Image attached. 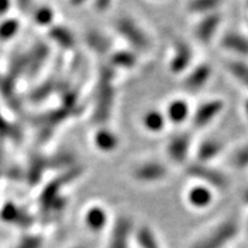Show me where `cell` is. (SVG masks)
Here are the masks:
<instances>
[{
	"mask_svg": "<svg viewBox=\"0 0 248 248\" xmlns=\"http://www.w3.org/2000/svg\"><path fill=\"white\" fill-rule=\"evenodd\" d=\"M114 77H115L114 68L110 66L102 68L97 89V97H95L94 113H93V120L98 124L106 123L113 109L114 97H115Z\"/></svg>",
	"mask_w": 248,
	"mask_h": 248,
	"instance_id": "6da1fadb",
	"label": "cell"
},
{
	"mask_svg": "<svg viewBox=\"0 0 248 248\" xmlns=\"http://www.w3.org/2000/svg\"><path fill=\"white\" fill-rule=\"evenodd\" d=\"M238 231L239 226L235 219H226L198 240L191 248H223L234 239Z\"/></svg>",
	"mask_w": 248,
	"mask_h": 248,
	"instance_id": "7a4b0ae2",
	"label": "cell"
},
{
	"mask_svg": "<svg viewBox=\"0 0 248 248\" xmlns=\"http://www.w3.org/2000/svg\"><path fill=\"white\" fill-rule=\"evenodd\" d=\"M115 29L119 35L137 51H147L150 48L151 40L147 33L132 18H119L115 24Z\"/></svg>",
	"mask_w": 248,
	"mask_h": 248,
	"instance_id": "3957f363",
	"label": "cell"
},
{
	"mask_svg": "<svg viewBox=\"0 0 248 248\" xmlns=\"http://www.w3.org/2000/svg\"><path fill=\"white\" fill-rule=\"evenodd\" d=\"M186 172L190 177L199 181L200 184L209 186L213 190H225L229 186V179L224 173L210 167L209 164L199 162L190 164Z\"/></svg>",
	"mask_w": 248,
	"mask_h": 248,
	"instance_id": "277c9868",
	"label": "cell"
},
{
	"mask_svg": "<svg viewBox=\"0 0 248 248\" xmlns=\"http://www.w3.org/2000/svg\"><path fill=\"white\" fill-rule=\"evenodd\" d=\"M223 109H224V101L221 99H210L204 101L192 113V123L197 129H202L221 115Z\"/></svg>",
	"mask_w": 248,
	"mask_h": 248,
	"instance_id": "5b68a950",
	"label": "cell"
},
{
	"mask_svg": "<svg viewBox=\"0 0 248 248\" xmlns=\"http://www.w3.org/2000/svg\"><path fill=\"white\" fill-rule=\"evenodd\" d=\"M168 176V168L163 163L157 161H146L138 164L132 170V177L135 181L142 184H153L159 183Z\"/></svg>",
	"mask_w": 248,
	"mask_h": 248,
	"instance_id": "8992f818",
	"label": "cell"
},
{
	"mask_svg": "<svg viewBox=\"0 0 248 248\" xmlns=\"http://www.w3.org/2000/svg\"><path fill=\"white\" fill-rule=\"evenodd\" d=\"M192 139L187 132L176 133L167 144V154L176 164H183L187 161L191 153Z\"/></svg>",
	"mask_w": 248,
	"mask_h": 248,
	"instance_id": "52a82bcc",
	"label": "cell"
},
{
	"mask_svg": "<svg viewBox=\"0 0 248 248\" xmlns=\"http://www.w3.org/2000/svg\"><path fill=\"white\" fill-rule=\"evenodd\" d=\"M193 61V51L186 42H177L173 46V52L169 61V69L175 75H181L190 70Z\"/></svg>",
	"mask_w": 248,
	"mask_h": 248,
	"instance_id": "ba28073f",
	"label": "cell"
},
{
	"mask_svg": "<svg viewBox=\"0 0 248 248\" xmlns=\"http://www.w3.org/2000/svg\"><path fill=\"white\" fill-rule=\"evenodd\" d=\"M133 230V222L126 216H120L114 223L108 248H128L130 235Z\"/></svg>",
	"mask_w": 248,
	"mask_h": 248,
	"instance_id": "9c48e42d",
	"label": "cell"
},
{
	"mask_svg": "<svg viewBox=\"0 0 248 248\" xmlns=\"http://www.w3.org/2000/svg\"><path fill=\"white\" fill-rule=\"evenodd\" d=\"M222 22V16L218 12L207 14L198 22L194 33L197 39L203 44H208L217 33Z\"/></svg>",
	"mask_w": 248,
	"mask_h": 248,
	"instance_id": "30bf717a",
	"label": "cell"
},
{
	"mask_svg": "<svg viewBox=\"0 0 248 248\" xmlns=\"http://www.w3.org/2000/svg\"><path fill=\"white\" fill-rule=\"evenodd\" d=\"M212 74L213 69L208 63H200L191 68L184 78L185 89L190 91H199L203 89L212 78Z\"/></svg>",
	"mask_w": 248,
	"mask_h": 248,
	"instance_id": "8fae6325",
	"label": "cell"
},
{
	"mask_svg": "<svg viewBox=\"0 0 248 248\" xmlns=\"http://www.w3.org/2000/svg\"><path fill=\"white\" fill-rule=\"evenodd\" d=\"M215 194L214 190L209 186L203 184H195L188 188L186 193V200L187 203L194 209H206L210 204H213Z\"/></svg>",
	"mask_w": 248,
	"mask_h": 248,
	"instance_id": "7c38bea8",
	"label": "cell"
},
{
	"mask_svg": "<svg viewBox=\"0 0 248 248\" xmlns=\"http://www.w3.org/2000/svg\"><path fill=\"white\" fill-rule=\"evenodd\" d=\"M192 113L193 110H191V106L187 100L183 98H176L169 102L167 110L164 111V115L168 122L181 125L188 119H191Z\"/></svg>",
	"mask_w": 248,
	"mask_h": 248,
	"instance_id": "4fadbf2b",
	"label": "cell"
},
{
	"mask_svg": "<svg viewBox=\"0 0 248 248\" xmlns=\"http://www.w3.org/2000/svg\"><path fill=\"white\" fill-rule=\"evenodd\" d=\"M0 218L4 222L20 226H29L32 223V217L13 202H7L0 210Z\"/></svg>",
	"mask_w": 248,
	"mask_h": 248,
	"instance_id": "5bb4252c",
	"label": "cell"
},
{
	"mask_svg": "<svg viewBox=\"0 0 248 248\" xmlns=\"http://www.w3.org/2000/svg\"><path fill=\"white\" fill-rule=\"evenodd\" d=\"M223 48L237 55H248V37L239 32H228L221 40Z\"/></svg>",
	"mask_w": 248,
	"mask_h": 248,
	"instance_id": "9a60e30c",
	"label": "cell"
},
{
	"mask_svg": "<svg viewBox=\"0 0 248 248\" xmlns=\"http://www.w3.org/2000/svg\"><path fill=\"white\" fill-rule=\"evenodd\" d=\"M224 150L221 140L217 139H207L201 142L197 148V160L199 163L208 164L210 161L215 160Z\"/></svg>",
	"mask_w": 248,
	"mask_h": 248,
	"instance_id": "2e32d148",
	"label": "cell"
},
{
	"mask_svg": "<svg viewBox=\"0 0 248 248\" xmlns=\"http://www.w3.org/2000/svg\"><path fill=\"white\" fill-rule=\"evenodd\" d=\"M49 54L48 46L44 43H38L35 47L28 52V75L32 76L43 67Z\"/></svg>",
	"mask_w": 248,
	"mask_h": 248,
	"instance_id": "e0dca14e",
	"label": "cell"
},
{
	"mask_svg": "<svg viewBox=\"0 0 248 248\" xmlns=\"http://www.w3.org/2000/svg\"><path fill=\"white\" fill-rule=\"evenodd\" d=\"M94 145L99 151L105 152V153H110L119 147L120 139L111 130L102 128L95 132L94 138H93Z\"/></svg>",
	"mask_w": 248,
	"mask_h": 248,
	"instance_id": "ac0fdd59",
	"label": "cell"
},
{
	"mask_svg": "<svg viewBox=\"0 0 248 248\" xmlns=\"http://www.w3.org/2000/svg\"><path fill=\"white\" fill-rule=\"evenodd\" d=\"M142 125L146 131L151 133H160L166 128L168 121L162 111L157 109H150L144 114L141 120Z\"/></svg>",
	"mask_w": 248,
	"mask_h": 248,
	"instance_id": "d6986e66",
	"label": "cell"
},
{
	"mask_svg": "<svg viewBox=\"0 0 248 248\" xmlns=\"http://www.w3.org/2000/svg\"><path fill=\"white\" fill-rule=\"evenodd\" d=\"M108 222L106 209L100 206H93L85 214V223L91 231L99 232L105 229Z\"/></svg>",
	"mask_w": 248,
	"mask_h": 248,
	"instance_id": "ffe728a7",
	"label": "cell"
},
{
	"mask_svg": "<svg viewBox=\"0 0 248 248\" xmlns=\"http://www.w3.org/2000/svg\"><path fill=\"white\" fill-rule=\"evenodd\" d=\"M138 58L135 52L129 51V49H121L110 55V64L111 68L119 67L122 69H131L137 64Z\"/></svg>",
	"mask_w": 248,
	"mask_h": 248,
	"instance_id": "44dd1931",
	"label": "cell"
},
{
	"mask_svg": "<svg viewBox=\"0 0 248 248\" xmlns=\"http://www.w3.org/2000/svg\"><path fill=\"white\" fill-rule=\"evenodd\" d=\"M49 36L63 48H73L75 46V37H74L70 30H68L64 27H53L49 30Z\"/></svg>",
	"mask_w": 248,
	"mask_h": 248,
	"instance_id": "7402d4cb",
	"label": "cell"
},
{
	"mask_svg": "<svg viewBox=\"0 0 248 248\" xmlns=\"http://www.w3.org/2000/svg\"><path fill=\"white\" fill-rule=\"evenodd\" d=\"M69 111L70 109L68 108H61V109H57V110H52L48 111V113L42 115L37 121V123L40 124L43 128H46L45 130H47L48 128H52V126L58 125L59 123H61L62 121L66 120L68 116H69Z\"/></svg>",
	"mask_w": 248,
	"mask_h": 248,
	"instance_id": "603a6c76",
	"label": "cell"
},
{
	"mask_svg": "<svg viewBox=\"0 0 248 248\" xmlns=\"http://www.w3.org/2000/svg\"><path fill=\"white\" fill-rule=\"evenodd\" d=\"M229 73L241 85L248 89V63L243 60H231L228 62Z\"/></svg>",
	"mask_w": 248,
	"mask_h": 248,
	"instance_id": "cb8c5ba5",
	"label": "cell"
},
{
	"mask_svg": "<svg viewBox=\"0 0 248 248\" xmlns=\"http://www.w3.org/2000/svg\"><path fill=\"white\" fill-rule=\"evenodd\" d=\"M48 167V160L44 159L40 155L33 157L30 162L29 171H28V179L31 183V185H33L40 179L43 176L44 170Z\"/></svg>",
	"mask_w": 248,
	"mask_h": 248,
	"instance_id": "d4e9b609",
	"label": "cell"
},
{
	"mask_svg": "<svg viewBox=\"0 0 248 248\" xmlns=\"http://www.w3.org/2000/svg\"><path fill=\"white\" fill-rule=\"evenodd\" d=\"M221 6V2L210 1V0H199V1H191L187 4V11L197 15H204L217 12V8Z\"/></svg>",
	"mask_w": 248,
	"mask_h": 248,
	"instance_id": "484cf974",
	"label": "cell"
},
{
	"mask_svg": "<svg viewBox=\"0 0 248 248\" xmlns=\"http://www.w3.org/2000/svg\"><path fill=\"white\" fill-rule=\"evenodd\" d=\"M137 241L140 248H161L159 241L148 226H141L137 231Z\"/></svg>",
	"mask_w": 248,
	"mask_h": 248,
	"instance_id": "4316f807",
	"label": "cell"
},
{
	"mask_svg": "<svg viewBox=\"0 0 248 248\" xmlns=\"http://www.w3.org/2000/svg\"><path fill=\"white\" fill-rule=\"evenodd\" d=\"M86 40H88L90 47L95 49L97 52L105 53L109 48V43H108L106 37L100 35L99 32H95V31L89 32L88 36H86Z\"/></svg>",
	"mask_w": 248,
	"mask_h": 248,
	"instance_id": "83f0119b",
	"label": "cell"
},
{
	"mask_svg": "<svg viewBox=\"0 0 248 248\" xmlns=\"http://www.w3.org/2000/svg\"><path fill=\"white\" fill-rule=\"evenodd\" d=\"M0 137L13 139V140H20L21 132L14 124L9 123L4 117L0 115Z\"/></svg>",
	"mask_w": 248,
	"mask_h": 248,
	"instance_id": "f1b7e54d",
	"label": "cell"
},
{
	"mask_svg": "<svg viewBox=\"0 0 248 248\" xmlns=\"http://www.w3.org/2000/svg\"><path fill=\"white\" fill-rule=\"evenodd\" d=\"M20 29V22L15 18H9L0 23V39H11Z\"/></svg>",
	"mask_w": 248,
	"mask_h": 248,
	"instance_id": "f546056e",
	"label": "cell"
},
{
	"mask_svg": "<svg viewBox=\"0 0 248 248\" xmlns=\"http://www.w3.org/2000/svg\"><path fill=\"white\" fill-rule=\"evenodd\" d=\"M233 166L238 169H244L248 167V142L243 145L239 150L235 152L232 157Z\"/></svg>",
	"mask_w": 248,
	"mask_h": 248,
	"instance_id": "4dcf8cb0",
	"label": "cell"
},
{
	"mask_svg": "<svg viewBox=\"0 0 248 248\" xmlns=\"http://www.w3.org/2000/svg\"><path fill=\"white\" fill-rule=\"evenodd\" d=\"M53 11H52L49 7H39L35 9V14H33V17H35V21L40 26H46V24H49L53 20Z\"/></svg>",
	"mask_w": 248,
	"mask_h": 248,
	"instance_id": "1f68e13d",
	"label": "cell"
},
{
	"mask_svg": "<svg viewBox=\"0 0 248 248\" xmlns=\"http://www.w3.org/2000/svg\"><path fill=\"white\" fill-rule=\"evenodd\" d=\"M53 80H48V82H45L44 84L40 85L38 89L33 90L31 93V99L33 101H40L48 97L49 93L53 91Z\"/></svg>",
	"mask_w": 248,
	"mask_h": 248,
	"instance_id": "d6a6232c",
	"label": "cell"
},
{
	"mask_svg": "<svg viewBox=\"0 0 248 248\" xmlns=\"http://www.w3.org/2000/svg\"><path fill=\"white\" fill-rule=\"evenodd\" d=\"M73 155L69 153H61L55 155L53 159L48 160V167H53V168H62V167L70 166L73 163Z\"/></svg>",
	"mask_w": 248,
	"mask_h": 248,
	"instance_id": "836d02e7",
	"label": "cell"
},
{
	"mask_svg": "<svg viewBox=\"0 0 248 248\" xmlns=\"http://www.w3.org/2000/svg\"><path fill=\"white\" fill-rule=\"evenodd\" d=\"M42 238L37 235H28L23 238L14 248H40L42 247Z\"/></svg>",
	"mask_w": 248,
	"mask_h": 248,
	"instance_id": "e575fe53",
	"label": "cell"
},
{
	"mask_svg": "<svg viewBox=\"0 0 248 248\" xmlns=\"http://www.w3.org/2000/svg\"><path fill=\"white\" fill-rule=\"evenodd\" d=\"M9 7V2L7 1H0V15L4 14Z\"/></svg>",
	"mask_w": 248,
	"mask_h": 248,
	"instance_id": "d590c367",
	"label": "cell"
},
{
	"mask_svg": "<svg viewBox=\"0 0 248 248\" xmlns=\"http://www.w3.org/2000/svg\"><path fill=\"white\" fill-rule=\"evenodd\" d=\"M244 113H245V115H246V117L248 119V98L244 102Z\"/></svg>",
	"mask_w": 248,
	"mask_h": 248,
	"instance_id": "8d00e7d4",
	"label": "cell"
},
{
	"mask_svg": "<svg viewBox=\"0 0 248 248\" xmlns=\"http://www.w3.org/2000/svg\"><path fill=\"white\" fill-rule=\"evenodd\" d=\"M244 201H245V203H246V204H248V188H247V190L246 191H245L244 192Z\"/></svg>",
	"mask_w": 248,
	"mask_h": 248,
	"instance_id": "74e56055",
	"label": "cell"
},
{
	"mask_svg": "<svg viewBox=\"0 0 248 248\" xmlns=\"http://www.w3.org/2000/svg\"><path fill=\"white\" fill-rule=\"evenodd\" d=\"M77 248H85V247H77Z\"/></svg>",
	"mask_w": 248,
	"mask_h": 248,
	"instance_id": "f35d334b",
	"label": "cell"
},
{
	"mask_svg": "<svg viewBox=\"0 0 248 248\" xmlns=\"http://www.w3.org/2000/svg\"><path fill=\"white\" fill-rule=\"evenodd\" d=\"M0 157H1V155H0Z\"/></svg>",
	"mask_w": 248,
	"mask_h": 248,
	"instance_id": "ab89813d",
	"label": "cell"
}]
</instances>
